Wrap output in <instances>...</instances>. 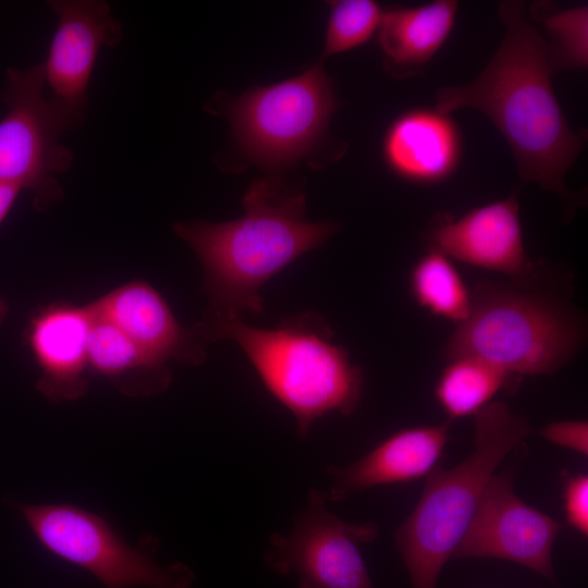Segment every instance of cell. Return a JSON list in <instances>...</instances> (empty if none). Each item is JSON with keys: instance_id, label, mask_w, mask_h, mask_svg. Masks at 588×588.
<instances>
[{"instance_id": "6da1fadb", "label": "cell", "mask_w": 588, "mask_h": 588, "mask_svg": "<svg viewBox=\"0 0 588 588\" xmlns=\"http://www.w3.org/2000/svg\"><path fill=\"white\" fill-rule=\"evenodd\" d=\"M504 38L483 71L470 83L436 94L441 113L470 108L485 113L510 145L525 181L558 194L572 216L580 198L565 175L584 148L586 134L568 124L554 94L544 37L522 1H502Z\"/></svg>"}, {"instance_id": "7a4b0ae2", "label": "cell", "mask_w": 588, "mask_h": 588, "mask_svg": "<svg viewBox=\"0 0 588 588\" xmlns=\"http://www.w3.org/2000/svg\"><path fill=\"white\" fill-rule=\"evenodd\" d=\"M242 205L244 215L232 221L173 225L203 266L208 314L261 313L264 284L338 230L329 221H308L305 195L268 179L255 180Z\"/></svg>"}, {"instance_id": "3957f363", "label": "cell", "mask_w": 588, "mask_h": 588, "mask_svg": "<svg viewBox=\"0 0 588 588\" xmlns=\"http://www.w3.org/2000/svg\"><path fill=\"white\" fill-rule=\"evenodd\" d=\"M198 323L208 342L230 339L242 348L267 390L294 416L299 438L328 413L356 412L363 371L332 342V330L318 314L301 313L273 329L248 326L234 314H207Z\"/></svg>"}, {"instance_id": "277c9868", "label": "cell", "mask_w": 588, "mask_h": 588, "mask_svg": "<svg viewBox=\"0 0 588 588\" xmlns=\"http://www.w3.org/2000/svg\"><path fill=\"white\" fill-rule=\"evenodd\" d=\"M528 280L503 283L481 280L473 289L471 308L442 348L451 360L479 357L514 375H552L581 350L586 326L581 315Z\"/></svg>"}, {"instance_id": "5b68a950", "label": "cell", "mask_w": 588, "mask_h": 588, "mask_svg": "<svg viewBox=\"0 0 588 588\" xmlns=\"http://www.w3.org/2000/svg\"><path fill=\"white\" fill-rule=\"evenodd\" d=\"M475 450L452 468L438 465L408 517L393 532L412 588H437L497 468L524 443L530 425L501 401H491L475 415Z\"/></svg>"}, {"instance_id": "8992f818", "label": "cell", "mask_w": 588, "mask_h": 588, "mask_svg": "<svg viewBox=\"0 0 588 588\" xmlns=\"http://www.w3.org/2000/svg\"><path fill=\"white\" fill-rule=\"evenodd\" d=\"M17 509L47 551L89 572L106 588H193L189 566L156 562L155 539L132 547L100 515L69 503Z\"/></svg>"}, {"instance_id": "52a82bcc", "label": "cell", "mask_w": 588, "mask_h": 588, "mask_svg": "<svg viewBox=\"0 0 588 588\" xmlns=\"http://www.w3.org/2000/svg\"><path fill=\"white\" fill-rule=\"evenodd\" d=\"M42 63L8 68L0 101L8 107L0 120V180L33 196L37 211L63 198L56 175L68 171L73 151L59 142L76 127L71 118L45 94Z\"/></svg>"}, {"instance_id": "ba28073f", "label": "cell", "mask_w": 588, "mask_h": 588, "mask_svg": "<svg viewBox=\"0 0 588 588\" xmlns=\"http://www.w3.org/2000/svg\"><path fill=\"white\" fill-rule=\"evenodd\" d=\"M335 108L330 77L317 64L283 82L247 90L228 113L245 154L260 166L275 168L307 154Z\"/></svg>"}, {"instance_id": "9c48e42d", "label": "cell", "mask_w": 588, "mask_h": 588, "mask_svg": "<svg viewBox=\"0 0 588 588\" xmlns=\"http://www.w3.org/2000/svg\"><path fill=\"white\" fill-rule=\"evenodd\" d=\"M322 489L311 488L286 534L273 532L264 554L274 573L294 576L298 588H377L360 548L373 542V522L347 523L327 507Z\"/></svg>"}, {"instance_id": "30bf717a", "label": "cell", "mask_w": 588, "mask_h": 588, "mask_svg": "<svg viewBox=\"0 0 588 588\" xmlns=\"http://www.w3.org/2000/svg\"><path fill=\"white\" fill-rule=\"evenodd\" d=\"M562 528L561 522L527 504L514 492L512 469L495 473L451 560H506L558 585L552 549Z\"/></svg>"}, {"instance_id": "8fae6325", "label": "cell", "mask_w": 588, "mask_h": 588, "mask_svg": "<svg viewBox=\"0 0 588 588\" xmlns=\"http://www.w3.org/2000/svg\"><path fill=\"white\" fill-rule=\"evenodd\" d=\"M57 16L48 54L42 62L50 99L76 126L83 124L88 85L100 50L123 39L120 22L103 0H52Z\"/></svg>"}, {"instance_id": "7c38bea8", "label": "cell", "mask_w": 588, "mask_h": 588, "mask_svg": "<svg viewBox=\"0 0 588 588\" xmlns=\"http://www.w3.org/2000/svg\"><path fill=\"white\" fill-rule=\"evenodd\" d=\"M429 248L449 258L523 281L538 274L528 259L519 220L517 192L477 207L458 219L439 213L427 232Z\"/></svg>"}, {"instance_id": "4fadbf2b", "label": "cell", "mask_w": 588, "mask_h": 588, "mask_svg": "<svg viewBox=\"0 0 588 588\" xmlns=\"http://www.w3.org/2000/svg\"><path fill=\"white\" fill-rule=\"evenodd\" d=\"M88 305L158 364L197 365L206 357L208 340L200 326H182L162 295L145 281L127 282Z\"/></svg>"}, {"instance_id": "5bb4252c", "label": "cell", "mask_w": 588, "mask_h": 588, "mask_svg": "<svg viewBox=\"0 0 588 588\" xmlns=\"http://www.w3.org/2000/svg\"><path fill=\"white\" fill-rule=\"evenodd\" d=\"M89 305L59 302L33 314L24 339L41 375L37 390L60 403L81 399L88 389Z\"/></svg>"}, {"instance_id": "9a60e30c", "label": "cell", "mask_w": 588, "mask_h": 588, "mask_svg": "<svg viewBox=\"0 0 588 588\" xmlns=\"http://www.w3.org/2000/svg\"><path fill=\"white\" fill-rule=\"evenodd\" d=\"M451 420L396 431L355 462L327 468L332 478L328 502L363 490L427 477L438 465L449 440Z\"/></svg>"}, {"instance_id": "2e32d148", "label": "cell", "mask_w": 588, "mask_h": 588, "mask_svg": "<svg viewBox=\"0 0 588 588\" xmlns=\"http://www.w3.org/2000/svg\"><path fill=\"white\" fill-rule=\"evenodd\" d=\"M462 138L449 114L416 108L403 112L387 128L382 156L399 177L416 184L449 179L461 160Z\"/></svg>"}, {"instance_id": "e0dca14e", "label": "cell", "mask_w": 588, "mask_h": 588, "mask_svg": "<svg viewBox=\"0 0 588 588\" xmlns=\"http://www.w3.org/2000/svg\"><path fill=\"white\" fill-rule=\"evenodd\" d=\"M457 8L455 0H437L383 11L377 30L387 71L397 78L421 72L450 35Z\"/></svg>"}, {"instance_id": "ac0fdd59", "label": "cell", "mask_w": 588, "mask_h": 588, "mask_svg": "<svg viewBox=\"0 0 588 588\" xmlns=\"http://www.w3.org/2000/svg\"><path fill=\"white\" fill-rule=\"evenodd\" d=\"M91 313L87 347L89 370L109 379L126 395L149 396L163 392L172 380L169 367L149 358L119 328Z\"/></svg>"}, {"instance_id": "d6986e66", "label": "cell", "mask_w": 588, "mask_h": 588, "mask_svg": "<svg viewBox=\"0 0 588 588\" xmlns=\"http://www.w3.org/2000/svg\"><path fill=\"white\" fill-rule=\"evenodd\" d=\"M446 363L434 387V396L449 420L474 416L501 389H513L519 379L475 356H460Z\"/></svg>"}, {"instance_id": "ffe728a7", "label": "cell", "mask_w": 588, "mask_h": 588, "mask_svg": "<svg viewBox=\"0 0 588 588\" xmlns=\"http://www.w3.org/2000/svg\"><path fill=\"white\" fill-rule=\"evenodd\" d=\"M409 289L416 303L434 316L457 324L471 308V292L444 254L429 248L414 265Z\"/></svg>"}, {"instance_id": "44dd1931", "label": "cell", "mask_w": 588, "mask_h": 588, "mask_svg": "<svg viewBox=\"0 0 588 588\" xmlns=\"http://www.w3.org/2000/svg\"><path fill=\"white\" fill-rule=\"evenodd\" d=\"M528 13L530 19L543 26L550 39L546 42L553 73L587 68V5L560 9L549 2H534Z\"/></svg>"}, {"instance_id": "7402d4cb", "label": "cell", "mask_w": 588, "mask_h": 588, "mask_svg": "<svg viewBox=\"0 0 588 588\" xmlns=\"http://www.w3.org/2000/svg\"><path fill=\"white\" fill-rule=\"evenodd\" d=\"M382 10L371 0L331 2L322 57L354 49L370 39L378 29Z\"/></svg>"}, {"instance_id": "603a6c76", "label": "cell", "mask_w": 588, "mask_h": 588, "mask_svg": "<svg viewBox=\"0 0 588 588\" xmlns=\"http://www.w3.org/2000/svg\"><path fill=\"white\" fill-rule=\"evenodd\" d=\"M563 502L566 524L581 536H588V476L565 471Z\"/></svg>"}, {"instance_id": "cb8c5ba5", "label": "cell", "mask_w": 588, "mask_h": 588, "mask_svg": "<svg viewBox=\"0 0 588 588\" xmlns=\"http://www.w3.org/2000/svg\"><path fill=\"white\" fill-rule=\"evenodd\" d=\"M540 434L548 441L581 455L588 454V422L586 420H563L547 425Z\"/></svg>"}, {"instance_id": "d4e9b609", "label": "cell", "mask_w": 588, "mask_h": 588, "mask_svg": "<svg viewBox=\"0 0 588 588\" xmlns=\"http://www.w3.org/2000/svg\"><path fill=\"white\" fill-rule=\"evenodd\" d=\"M21 192L22 189L17 186L0 180V225L9 215Z\"/></svg>"}, {"instance_id": "484cf974", "label": "cell", "mask_w": 588, "mask_h": 588, "mask_svg": "<svg viewBox=\"0 0 588 588\" xmlns=\"http://www.w3.org/2000/svg\"><path fill=\"white\" fill-rule=\"evenodd\" d=\"M8 313H9L8 302L4 298L0 297V326L3 323Z\"/></svg>"}, {"instance_id": "4316f807", "label": "cell", "mask_w": 588, "mask_h": 588, "mask_svg": "<svg viewBox=\"0 0 588 588\" xmlns=\"http://www.w3.org/2000/svg\"><path fill=\"white\" fill-rule=\"evenodd\" d=\"M535 588H542V587H535Z\"/></svg>"}]
</instances>
